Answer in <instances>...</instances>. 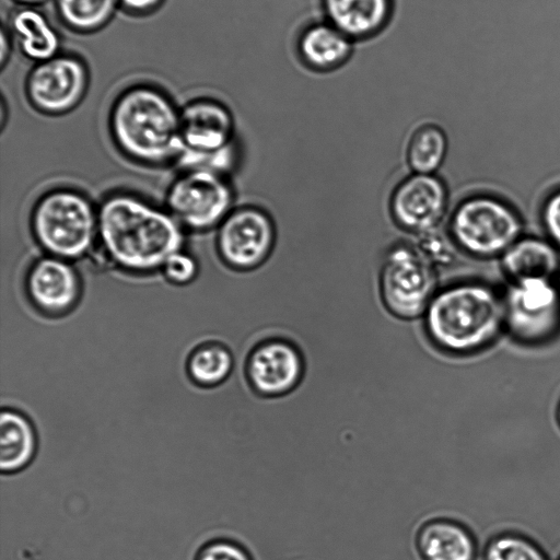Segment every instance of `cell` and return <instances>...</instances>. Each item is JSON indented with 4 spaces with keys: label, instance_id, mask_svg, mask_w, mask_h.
<instances>
[{
    "label": "cell",
    "instance_id": "cell-1",
    "mask_svg": "<svg viewBox=\"0 0 560 560\" xmlns=\"http://www.w3.org/2000/svg\"><path fill=\"white\" fill-rule=\"evenodd\" d=\"M96 249L115 269L130 275L161 271L174 253L184 249V228L167 209L139 195L115 191L97 206Z\"/></svg>",
    "mask_w": 560,
    "mask_h": 560
},
{
    "label": "cell",
    "instance_id": "cell-2",
    "mask_svg": "<svg viewBox=\"0 0 560 560\" xmlns=\"http://www.w3.org/2000/svg\"><path fill=\"white\" fill-rule=\"evenodd\" d=\"M421 323L441 350L477 353L494 345L504 330L502 294L478 281L447 285L434 294Z\"/></svg>",
    "mask_w": 560,
    "mask_h": 560
},
{
    "label": "cell",
    "instance_id": "cell-3",
    "mask_svg": "<svg viewBox=\"0 0 560 560\" xmlns=\"http://www.w3.org/2000/svg\"><path fill=\"white\" fill-rule=\"evenodd\" d=\"M109 131L118 150L143 165L175 163L183 150L179 109L162 90L148 84L131 86L116 98Z\"/></svg>",
    "mask_w": 560,
    "mask_h": 560
},
{
    "label": "cell",
    "instance_id": "cell-4",
    "mask_svg": "<svg viewBox=\"0 0 560 560\" xmlns=\"http://www.w3.org/2000/svg\"><path fill=\"white\" fill-rule=\"evenodd\" d=\"M30 223L46 255L75 261L96 249L97 206L77 189L59 187L43 194L33 207Z\"/></svg>",
    "mask_w": 560,
    "mask_h": 560
},
{
    "label": "cell",
    "instance_id": "cell-5",
    "mask_svg": "<svg viewBox=\"0 0 560 560\" xmlns=\"http://www.w3.org/2000/svg\"><path fill=\"white\" fill-rule=\"evenodd\" d=\"M183 150L176 163L183 170H207L228 175L237 161L234 118L223 103L197 98L179 109Z\"/></svg>",
    "mask_w": 560,
    "mask_h": 560
},
{
    "label": "cell",
    "instance_id": "cell-6",
    "mask_svg": "<svg viewBox=\"0 0 560 560\" xmlns=\"http://www.w3.org/2000/svg\"><path fill=\"white\" fill-rule=\"evenodd\" d=\"M522 232L518 213L505 201L487 195L460 201L448 222L455 246L477 258L501 257Z\"/></svg>",
    "mask_w": 560,
    "mask_h": 560
},
{
    "label": "cell",
    "instance_id": "cell-7",
    "mask_svg": "<svg viewBox=\"0 0 560 560\" xmlns=\"http://www.w3.org/2000/svg\"><path fill=\"white\" fill-rule=\"evenodd\" d=\"M378 280L386 311L406 323L422 318L438 292L436 267L409 243H397L386 252Z\"/></svg>",
    "mask_w": 560,
    "mask_h": 560
},
{
    "label": "cell",
    "instance_id": "cell-8",
    "mask_svg": "<svg viewBox=\"0 0 560 560\" xmlns=\"http://www.w3.org/2000/svg\"><path fill=\"white\" fill-rule=\"evenodd\" d=\"M502 300L504 330L514 342L538 347L560 332V288L555 279L513 280Z\"/></svg>",
    "mask_w": 560,
    "mask_h": 560
},
{
    "label": "cell",
    "instance_id": "cell-9",
    "mask_svg": "<svg viewBox=\"0 0 560 560\" xmlns=\"http://www.w3.org/2000/svg\"><path fill=\"white\" fill-rule=\"evenodd\" d=\"M165 203L184 230L206 232L218 228L234 209V190L225 175L183 170L167 188Z\"/></svg>",
    "mask_w": 560,
    "mask_h": 560
},
{
    "label": "cell",
    "instance_id": "cell-10",
    "mask_svg": "<svg viewBox=\"0 0 560 560\" xmlns=\"http://www.w3.org/2000/svg\"><path fill=\"white\" fill-rule=\"evenodd\" d=\"M277 231L270 214L256 206L234 208L217 228L215 246L229 268L250 271L271 255Z\"/></svg>",
    "mask_w": 560,
    "mask_h": 560
},
{
    "label": "cell",
    "instance_id": "cell-11",
    "mask_svg": "<svg viewBox=\"0 0 560 560\" xmlns=\"http://www.w3.org/2000/svg\"><path fill=\"white\" fill-rule=\"evenodd\" d=\"M86 63L74 55L59 54L35 63L25 82L30 104L46 115H62L75 108L89 88Z\"/></svg>",
    "mask_w": 560,
    "mask_h": 560
},
{
    "label": "cell",
    "instance_id": "cell-12",
    "mask_svg": "<svg viewBox=\"0 0 560 560\" xmlns=\"http://www.w3.org/2000/svg\"><path fill=\"white\" fill-rule=\"evenodd\" d=\"M447 205V188L440 177L412 173L395 187L389 211L400 229L420 236L438 229Z\"/></svg>",
    "mask_w": 560,
    "mask_h": 560
},
{
    "label": "cell",
    "instance_id": "cell-13",
    "mask_svg": "<svg viewBox=\"0 0 560 560\" xmlns=\"http://www.w3.org/2000/svg\"><path fill=\"white\" fill-rule=\"evenodd\" d=\"M303 369L298 347L279 337L258 342L245 362L249 385L265 397L281 396L294 389L301 381Z\"/></svg>",
    "mask_w": 560,
    "mask_h": 560
},
{
    "label": "cell",
    "instance_id": "cell-14",
    "mask_svg": "<svg viewBox=\"0 0 560 560\" xmlns=\"http://www.w3.org/2000/svg\"><path fill=\"white\" fill-rule=\"evenodd\" d=\"M27 299L40 313L57 317L78 304L82 284L72 261L45 255L37 258L25 276Z\"/></svg>",
    "mask_w": 560,
    "mask_h": 560
},
{
    "label": "cell",
    "instance_id": "cell-15",
    "mask_svg": "<svg viewBox=\"0 0 560 560\" xmlns=\"http://www.w3.org/2000/svg\"><path fill=\"white\" fill-rule=\"evenodd\" d=\"M324 20L354 43L380 34L389 23L393 0H320Z\"/></svg>",
    "mask_w": 560,
    "mask_h": 560
},
{
    "label": "cell",
    "instance_id": "cell-16",
    "mask_svg": "<svg viewBox=\"0 0 560 560\" xmlns=\"http://www.w3.org/2000/svg\"><path fill=\"white\" fill-rule=\"evenodd\" d=\"M354 42L326 20L306 25L296 38V54L312 71L339 69L352 56Z\"/></svg>",
    "mask_w": 560,
    "mask_h": 560
},
{
    "label": "cell",
    "instance_id": "cell-17",
    "mask_svg": "<svg viewBox=\"0 0 560 560\" xmlns=\"http://www.w3.org/2000/svg\"><path fill=\"white\" fill-rule=\"evenodd\" d=\"M559 252L549 240L522 235L501 256V264L511 281L555 279L560 270Z\"/></svg>",
    "mask_w": 560,
    "mask_h": 560
},
{
    "label": "cell",
    "instance_id": "cell-18",
    "mask_svg": "<svg viewBox=\"0 0 560 560\" xmlns=\"http://www.w3.org/2000/svg\"><path fill=\"white\" fill-rule=\"evenodd\" d=\"M37 433L30 418L11 407L0 412V470L12 475L25 469L37 452Z\"/></svg>",
    "mask_w": 560,
    "mask_h": 560
},
{
    "label": "cell",
    "instance_id": "cell-19",
    "mask_svg": "<svg viewBox=\"0 0 560 560\" xmlns=\"http://www.w3.org/2000/svg\"><path fill=\"white\" fill-rule=\"evenodd\" d=\"M417 544L423 560H478V546L472 534L451 520L427 523L420 529Z\"/></svg>",
    "mask_w": 560,
    "mask_h": 560
},
{
    "label": "cell",
    "instance_id": "cell-20",
    "mask_svg": "<svg viewBox=\"0 0 560 560\" xmlns=\"http://www.w3.org/2000/svg\"><path fill=\"white\" fill-rule=\"evenodd\" d=\"M9 28L22 54L35 63L60 54L61 40L47 18L35 7L24 5L10 16Z\"/></svg>",
    "mask_w": 560,
    "mask_h": 560
},
{
    "label": "cell",
    "instance_id": "cell-21",
    "mask_svg": "<svg viewBox=\"0 0 560 560\" xmlns=\"http://www.w3.org/2000/svg\"><path fill=\"white\" fill-rule=\"evenodd\" d=\"M235 369V355L225 343L208 341L195 347L186 359V373L200 388L223 386Z\"/></svg>",
    "mask_w": 560,
    "mask_h": 560
},
{
    "label": "cell",
    "instance_id": "cell-22",
    "mask_svg": "<svg viewBox=\"0 0 560 560\" xmlns=\"http://www.w3.org/2000/svg\"><path fill=\"white\" fill-rule=\"evenodd\" d=\"M447 145L446 133L440 126H419L407 145L406 159L410 170L418 174H434L445 160Z\"/></svg>",
    "mask_w": 560,
    "mask_h": 560
},
{
    "label": "cell",
    "instance_id": "cell-23",
    "mask_svg": "<svg viewBox=\"0 0 560 560\" xmlns=\"http://www.w3.org/2000/svg\"><path fill=\"white\" fill-rule=\"evenodd\" d=\"M57 14L70 30L92 33L104 27L119 7L118 0H55Z\"/></svg>",
    "mask_w": 560,
    "mask_h": 560
},
{
    "label": "cell",
    "instance_id": "cell-24",
    "mask_svg": "<svg viewBox=\"0 0 560 560\" xmlns=\"http://www.w3.org/2000/svg\"><path fill=\"white\" fill-rule=\"evenodd\" d=\"M478 560H550L544 550L529 538L503 533L491 538Z\"/></svg>",
    "mask_w": 560,
    "mask_h": 560
},
{
    "label": "cell",
    "instance_id": "cell-25",
    "mask_svg": "<svg viewBox=\"0 0 560 560\" xmlns=\"http://www.w3.org/2000/svg\"><path fill=\"white\" fill-rule=\"evenodd\" d=\"M160 272L170 283L186 285L197 278L199 266L192 255L180 249L167 258Z\"/></svg>",
    "mask_w": 560,
    "mask_h": 560
},
{
    "label": "cell",
    "instance_id": "cell-26",
    "mask_svg": "<svg viewBox=\"0 0 560 560\" xmlns=\"http://www.w3.org/2000/svg\"><path fill=\"white\" fill-rule=\"evenodd\" d=\"M195 560H254L238 542L226 537L214 538L205 544Z\"/></svg>",
    "mask_w": 560,
    "mask_h": 560
},
{
    "label": "cell",
    "instance_id": "cell-27",
    "mask_svg": "<svg viewBox=\"0 0 560 560\" xmlns=\"http://www.w3.org/2000/svg\"><path fill=\"white\" fill-rule=\"evenodd\" d=\"M451 241L439 230H433L429 233L419 236L416 244L424 256L435 266H445L453 258V248Z\"/></svg>",
    "mask_w": 560,
    "mask_h": 560
},
{
    "label": "cell",
    "instance_id": "cell-28",
    "mask_svg": "<svg viewBox=\"0 0 560 560\" xmlns=\"http://www.w3.org/2000/svg\"><path fill=\"white\" fill-rule=\"evenodd\" d=\"M540 220L548 240L560 250V188L546 197Z\"/></svg>",
    "mask_w": 560,
    "mask_h": 560
},
{
    "label": "cell",
    "instance_id": "cell-29",
    "mask_svg": "<svg viewBox=\"0 0 560 560\" xmlns=\"http://www.w3.org/2000/svg\"><path fill=\"white\" fill-rule=\"evenodd\" d=\"M164 0H118L119 7L135 15L149 14L155 11Z\"/></svg>",
    "mask_w": 560,
    "mask_h": 560
},
{
    "label": "cell",
    "instance_id": "cell-30",
    "mask_svg": "<svg viewBox=\"0 0 560 560\" xmlns=\"http://www.w3.org/2000/svg\"><path fill=\"white\" fill-rule=\"evenodd\" d=\"M1 35H2L1 65L3 66L5 63L7 57L10 55V43H9V37L5 34L4 28H2Z\"/></svg>",
    "mask_w": 560,
    "mask_h": 560
},
{
    "label": "cell",
    "instance_id": "cell-31",
    "mask_svg": "<svg viewBox=\"0 0 560 560\" xmlns=\"http://www.w3.org/2000/svg\"><path fill=\"white\" fill-rule=\"evenodd\" d=\"M24 5L35 7L45 3L48 0H15Z\"/></svg>",
    "mask_w": 560,
    "mask_h": 560
},
{
    "label": "cell",
    "instance_id": "cell-32",
    "mask_svg": "<svg viewBox=\"0 0 560 560\" xmlns=\"http://www.w3.org/2000/svg\"><path fill=\"white\" fill-rule=\"evenodd\" d=\"M558 420H559V423H560V404H559V407H558Z\"/></svg>",
    "mask_w": 560,
    "mask_h": 560
},
{
    "label": "cell",
    "instance_id": "cell-33",
    "mask_svg": "<svg viewBox=\"0 0 560 560\" xmlns=\"http://www.w3.org/2000/svg\"><path fill=\"white\" fill-rule=\"evenodd\" d=\"M558 560H560V558Z\"/></svg>",
    "mask_w": 560,
    "mask_h": 560
}]
</instances>
